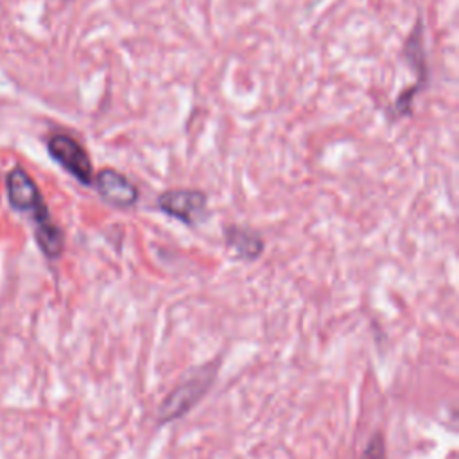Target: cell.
Returning <instances> with one entry per match:
<instances>
[{
  "label": "cell",
  "mask_w": 459,
  "mask_h": 459,
  "mask_svg": "<svg viewBox=\"0 0 459 459\" xmlns=\"http://www.w3.org/2000/svg\"><path fill=\"white\" fill-rule=\"evenodd\" d=\"M6 191L10 205L15 210L31 214L36 224V243L40 250L45 253V257L58 259L65 246L63 232L52 221L45 199L35 180L27 175L26 169L15 167L10 171L6 178Z\"/></svg>",
  "instance_id": "1"
},
{
  "label": "cell",
  "mask_w": 459,
  "mask_h": 459,
  "mask_svg": "<svg viewBox=\"0 0 459 459\" xmlns=\"http://www.w3.org/2000/svg\"><path fill=\"white\" fill-rule=\"evenodd\" d=\"M215 371L217 368L214 364H206L194 370L189 375V378H185L182 385L164 401L160 408V420L169 422L189 413L210 390Z\"/></svg>",
  "instance_id": "2"
},
{
  "label": "cell",
  "mask_w": 459,
  "mask_h": 459,
  "mask_svg": "<svg viewBox=\"0 0 459 459\" xmlns=\"http://www.w3.org/2000/svg\"><path fill=\"white\" fill-rule=\"evenodd\" d=\"M51 159L83 185H92L94 167L85 147L65 133H56L47 142Z\"/></svg>",
  "instance_id": "3"
},
{
  "label": "cell",
  "mask_w": 459,
  "mask_h": 459,
  "mask_svg": "<svg viewBox=\"0 0 459 459\" xmlns=\"http://www.w3.org/2000/svg\"><path fill=\"white\" fill-rule=\"evenodd\" d=\"M206 196L201 191H185V189H176V191H167L159 198V208L185 222V224H194L201 219V215L206 212Z\"/></svg>",
  "instance_id": "4"
},
{
  "label": "cell",
  "mask_w": 459,
  "mask_h": 459,
  "mask_svg": "<svg viewBox=\"0 0 459 459\" xmlns=\"http://www.w3.org/2000/svg\"><path fill=\"white\" fill-rule=\"evenodd\" d=\"M101 198L117 208H129L138 201V189L119 171L103 169L96 178Z\"/></svg>",
  "instance_id": "5"
},
{
  "label": "cell",
  "mask_w": 459,
  "mask_h": 459,
  "mask_svg": "<svg viewBox=\"0 0 459 459\" xmlns=\"http://www.w3.org/2000/svg\"><path fill=\"white\" fill-rule=\"evenodd\" d=\"M226 246L237 259L245 261H255L264 250L261 236L241 226H232L226 230Z\"/></svg>",
  "instance_id": "6"
},
{
  "label": "cell",
  "mask_w": 459,
  "mask_h": 459,
  "mask_svg": "<svg viewBox=\"0 0 459 459\" xmlns=\"http://www.w3.org/2000/svg\"><path fill=\"white\" fill-rule=\"evenodd\" d=\"M362 459H386V443H385V438H382L380 432H377L370 440L368 447L364 448Z\"/></svg>",
  "instance_id": "7"
}]
</instances>
